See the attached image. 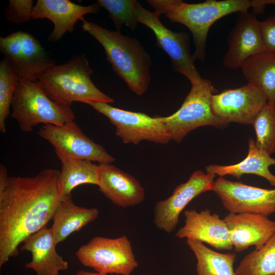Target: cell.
I'll return each instance as SVG.
<instances>
[{
  "mask_svg": "<svg viewBox=\"0 0 275 275\" xmlns=\"http://www.w3.org/2000/svg\"><path fill=\"white\" fill-rule=\"evenodd\" d=\"M59 175V170L46 168L33 177H9L0 193V267L52 219L62 197Z\"/></svg>",
  "mask_w": 275,
  "mask_h": 275,
  "instance_id": "obj_1",
  "label": "cell"
},
{
  "mask_svg": "<svg viewBox=\"0 0 275 275\" xmlns=\"http://www.w3.org/2000/svg\"><path fill=\"white\" fill-rule=\"evenodd\" d=\"M159 16L164 15L171 21L181 23L190 31L195 50L194 60L204 62L207 35L210 28L217 20L233 13L248 12L256 8V0H207L189 4L181 0H148Z\"/></svg>",
  "mask_w": 275,
  "mask_h": 275,
  "instance_id": "obj_2",
  "label": "cell"
},
{
  "mask_svg": "<svg viewBox=\"0 0 275 275\" xmlns=\"http://www.w3.org/2000/svg\"><path fill=\"white\" fill-rule=\"evenodd\" d=\"M82 31L103 47L113 70L136 95H143L151 80L149 54L135 38L108 30L94 22L81 20Z\"/></svg>",
  "mask_w": 275,
  "mask_h": 275,
  "instance_id": "obj_3",
  "label": "cell"
},
{
  "mask_svg": "<svg viewBox=\"0 0 275 275\" xmlns=\"http://www.w3.org/2000/svg\"><path fill=\"white\" fill-rule=\"evenodd\" d=\"M93 70L85 54L73 56L67 62L55 65L37 81L53 101L71 106L74 102L112 103L113 98L103 93L90 78Z\"/></svg>",
  "mask_w": 275,
  "mask_h": 275,
  "instance_id": "obj_4",
  "label": "cell"
},
{
  "mask_svg": "<svg viewBox=\"0 0 275 275\" xmlns=\"http://www.w3.org/2000/svg\"><path fill=\"white\" fill-rule=\"evenodd\" d=\"M11 107V117L24 132H32L39 124L61 126L75 120L71 106L56 103L45 93L37 81L23 78H20Z\"/></svg>",
  "mask_w": 275,
  "mask_h": 275,
  "instance_id": "obj_5",
  "label": "cell"
},
{
  "mask_svg": "<svg viewBox=\"0 0 275 275\" xmlns=\"http://www.w3.org/2000/svg\"><path fill=\"white\" fill-rule=\"evenodd\" d=\"M217 92L211 82L203 78L191 85V89L179 109L168 117H162L171 139L181 142L191 131L204 126L224 128L229 123L217 117L212 108V97Z\"/></svg>",
  "mask_w": 275,
  "mask_h": 275,
  "instance_id": "obj_6",
  "label": "cell"
},
{
  "mask_svg": "<svg viewBox=\"0 0 275 275\" xmlns=\"http://www.w3.org/2000/svg\"><path fill=\"white\" fill-rule=\"evenodd\" d=\"M84 266L104 274L130 275L138 266L131 242L126 235L116 238L95 236L75 252Z\"/></svg>",
  "mask_w": 275,
  "mask_h": 275,
  "instance_id": "obj_7",
  "label": "cell"
},
{
  "mask_svg": "<svg viewBox=\"0 0 275 275\" xmlns=\"http://www.w3.org/2000/svg\"><path fill=\"white\" fill-rule=\"evenodd\" d=\"M134 13L139 23L152 31L157 46L169 56L174 71L185 76L191 85L200 83L203 78L196 68L190 51L189 35L169 30L160 21V16L146 9L137 1Z\"/></svg>",
  "mask_w": 275,
  "mask_h": 275,
  "instance_id": "obj_8",
  "label": "cell"
},
{
  "mask_svg": "<svg viewBox=\"0 0 275 275\" xmlns=\"http://www.w3.org/2000/svg\"><path fill=\"white\" fill-rule=\"evenodd\" d=\"M88 104L109 119L116 127V134L124 143L137 145L147 141L165 144L172 140L162 117H152L145 113L122 109L102 102Z\"/></svg>",
  "mask_w": 275,
  "mask_h": 275,
  "instance_id": "obj_9",
  "label": "cell"
},
{
  "mask_svg": "<svg viewBox=\"0 0 275 275\" xmlns=\"http://www.w3.org/2000/svg\"><path fill=\"white\" fill-rule=\"evenodd\" d=\"M0 50L17 70L20 78L37 81L56 65L32 34L22 31L0 37Z\"/></svg>",
  "mask_w": 275,
  "mask_h": 275,
  "instance_id": "obj_10",
  "label": "cell"
},
{
  "mask_svg": "<svg viewBox=\"0 0 275 275\" xmlns=\"http://www.w3.org/2000/svg\"><path fill=\"white\" fill-rule=\"evenodd\" d=\"M37 133L49 142L54 151L70 157L99 163H111L115 160L102 146L87 136L75 120L61 126L42 125Z\"/></svg>",
  "mask_w": 275,
  "mask_h": 275,
  "instance_id": "obj_11",
  "label": "cell"
},
{
  "mask_svg": "<svg viewBox=\"0 0 275 275\" xmlns=\"http://www.w3.org/2000/svg\"><path fill=\"white\" fill-rule=\"evenodd\" d=\"M229 213H253L268 216L275 213V187L266 189L219 177L212 190Z\"/></svg>",
  "mask_w": 275,
  "mask_h": 275,
  "instance_id": "obj_12",
  "label": "cell"
},
{
  "mask_svg": "<svg viewBox=\"0 0 275 275\" xmlns=\"http://www.w3.org/2000/svg\"><path fill=\"white\" fill-rule=\"evenodd\" d=\"M215 177L197 170L186 182L177 186L170 197L157 202L154 208L155 227L166 233L172 232L179 223L180 213L188 204L201 194L212 190Z\"/></svg>",
  "mask_w": 275,
  "mask_h": 275,
  "instance_id": "obj_13",
  "label": "cell"
},
{
  "mask_svg": "<svg viewBox=\"0 0 275 275\" xmlns=\"http://www.w3.org/2000/svg\"><path fill=\"white\" fill-rule=\"evenodd\" d=\"M267 102L265 95L249 83L214 94L211 101L212 111L217 117L229 123L251 125Z\"/></svg>",
  "mask_w": 275,
  "mask_h": 275,
  "instance_id": "obj_14",
  "label": "cell"
},
{
  "mask_svg": "<svg viewBox=\"0 0 275 275\" xmlns=\"http://www.w3.org/2000/svg\"><path fill=\"white\" fill-rule=\"evenodd\" d=\"M228 42V49L223 61L228 69L240 68L249 57L266 51L260 21L249 12L239 13Z\"/></svg>",
  "mask_w": 275,
  "mask_h": 275,
  "instance_id": "obj_15",
  "label": "cell"
},
{
  "mask_svg": "<svg viewBox=\"0 0 275 275\" xmlns=\"http://www.w3.org/2000/svg\"><path fill=\"white\" fill-rule=\"evenodd\" d=\"M184 215L185 224L176 232L177 237L198 240L218 250L233 249L227 224L218 215L208 209H187Z\"/></svg>",
  "mask_w": 275,
  "mask_h": 275,
  "instance_id": "obj_16",
  "label": "cell"
},
{
  "mask_svg": "<svg viewBox=\"0 0 275 275\" xmlns=\"http://www.w3.org/2000/svg\"><path fill=\"white\" fill-rule=\"evenodd\" d=\"M100 6L97 2L81 6L68 0H38L32 12V19H48L53 29L48 37L52 42L59 41L65 34L73 31L78 20L88 14H96Z\"/></svg>",
  "mask_w": 275,
  "mask_h": 275,
  "instance_id": "obj_17",
  "label": "cell"
},
{
  "mask_svg": "<svg viewBox=\"0 0 275 275\" xmlns=\"http://www.w3.org/2000/svg\"><path fill=\"white\" fill-rule=\"evenodd\" d=\"M229 229L235 252L240 253L254 245L261 248L275 232V221L253 213H229L224 218Z\"/></svg>",
  "mask_w": 275,
  "mask_h": 275,
  "instance_id": "obj_18",
  "label": "cell"
},
{
  "mask_svg": "<svg viewBox=\"0 0 275 275\" xmlns=\"http://www.w3.org/2000/svg\"><path fill=\"white\" fill-rule=\"evenodd\" d=\"M99 191L113 204L122 207L142 203L145 190L132 176L111 163H99Z\"/></svg>",
  "mask_w": 275,
  "mask_h": 275,
  "instance_id": "obj_19",
  "label": "cell"
},
{
  "mask_svg": "<svg viewBox=\"0 0 275 275\" xmlns=\"http://www.w3.org/2000/svg\"><path fill=\"white\" fill-rule=\"evenodd\" d=\"M21 251L30 252V262L25 267L33 269L37 275H59L61 271L68 268V263L56 251L51 228L45 226L40 230L26 238L22 242Z\"/></svg>",
  "mask_w": 275,
  "mask_h": 275,
  "instance_id": "obj_20",
  "label": "cell"
},
{
  "mask_svg": "<svg viewBox=\"0 0 275 275\" xmlns=\"http://www.w3.org/2000/svg\"><path fill=\"white\" fill-rule=\"evenodd\" d=\"M272 165H275V158L260 149L252 138L249 141L248 154L244 159L231 165H208L205 170L207 174L221 177L230 175L237 179L244 174H253L265 179L275 187V175L269 171V167Z\"/></svg>",
  "mask_w": 275,
  "mask_h": 275,
  "instance_id": "obj_21",
  "label": "cell"
},
{
  "mask_svg": "<svg viewBox=\"0 0 275 275\" xmlns=\"http://www.w3.org/2000/svg\"><path fill=\"white\" fill-rule=\"evenodd\" d=\"M99 214L96 208H88L75 204L71 195L62 197L52 218L51 229L56 243L65 240L72 233L94 221Z\"/></svg>",
  "mask_w": 275,
  "mask_h": 275,
  "instance_id": "obj_22",
  "label": "cell"
},
{
  "mask_svg": "<svg viewBox=\"0 0 275 275\" xmlns=\"http://www.w3.org/2000/svg\"><path fill=\"white\" fill-rule=\"evenodd\" d=\"M54 152L61 163L58 184L62 197L71 195L72 190L81 184L98 185L99 165L91 161L73 158L57 151Z\"/></svg>",
  "mask_w": 275,
  "mask_h": 275,
  "instance_id": "obj_23",
  "label": "cell"
},
{
  "mask_svg": "<svg viewBox=\"0 0 275 275\" xmlns=\"http://www.w3.org/2000/svg\"><path fill=\"white\" fill-rule=\"evenodd\" d=\"M240 68L248 83L259 90L267 102H275V52L264 51L251 56Z\"/></svg>",
  "mask_w": 275,
  "mask_h": 275,
  "instance_id": "obj_24",
  "label": "cell"
},
{
  "mask_svg": "<svg viewBox=\"0 0 275 275\" xmlns=\"http://www.w3.org/2000/svg\"><path fill=\"white\" fill-rule=\"evenodd\" d=\"M186 243L197 259V275H236L235 253L217 252L194 239H186Z\"/></svg>",
  "mask_w": 275,
  "mask_h": 275,
  "instance_id": "obj_25",
  "label": "cell"
},
{
  "mask_svg": "<svg viewBox=\"0 0 275 275\" xmlns=\"http://www.w3.org/2000/svg\"><path fill=\"white\" fill-rule=\"evenodd\" d=\"M236 275H275V232L259 249L241 260Z\"/></svg>",
  "mask_w": 275,
  "mask_h": 275,
  "instance_id": "obj_26",
  "label": "cell"
},
{
  "mask_svg": "<svg viewBox=\"0 0 275 275\" xmlns=\"http://www.w3.org/2000/svg\"><path fill=\"white\" fill-rule=\"evenodd\" d=\"M20 76L13 66L6 58L0 62V132H6V121L10 113L14 94Z\"/></svg>",
  "mask_w": 275,
  "mask_h": 275,
  "instance_id": "obj_27",
  "label": "cell"
},
{
  "mask_svg": "<svg viewBox=\"0 0 275 275\" xmlns=\"http://www.w3.org/2000/svg\"><path fill=\"white\" fill-rule=\"evenodd\" d=\"M257 146L271 155L275 152V102H267L255 117Z\"/></svg>",
  "mask_w": 275,
  "mask_h": 275,
  "instance_id": "obj_28",
  "label": "cell"
},
{
  "mask_svg": "<svg viewBox=\"0 0 275 275\" xmlns=\"http://www.w3.org/2000/svg\"><path fill=\"white\" fill-rule=\"evenodd\" d=\"M135 0H98L100 7L104 8L109 14L117 31L120 32L123 24L132 31L138 25L134 13Z\"/></svg>",
  "mask_w": 275,
  "mask_h": 275,
  "instance_id": "obj_29",
  "label": "cell"
},
{
  "mask_svg": "<svg viewBox=\"0 0 275 275\" xmlns=\"http://www.w3.org/2000/svg\"><path fill=\"white\" fill-rule=\"evenodd\" d=\"M34 3L33 0H9L5 10L6 19L15 24L30 21L32 19Z\"/></svg>",
  "mask_w": 275,
  "mask_h": 275,
  "instance_id": "obj_30",
  "label": "cell"
},
{
  "mask_svg": "<svg viewBox=\"0 0 275 275\" xmlns=\"http://www.w3.org/2000/svg\"><path fill=\"white\" fill-rule=\"evenodd\" d=\"M260 26L266 51L275 52V16L260 21Z\"/></svg>",
  "mask_w": 275,
  "mask_h": 275,
  "instance_id": "obj_31",
  "label": "cell"
},
{
  "mask_svg": "<svg viewBox=\"0 0 275 275\" xmlns=\"http://www.w3.org/2000/svg\"><path fill=\"white\" fill-rule=\"evenodd\" d=\"M8 175L7 168L3 164L0 165V193L5 188L8 180Z\"/></svg>",
  "mask_w": 275,
  "mask_h": 275,
  "instance_id": "obj_32",
  "label": "cell"
},
{
  "mask_svg": "<svg viewBox=\"0 0 275 275\" xmlns=\"http://www.w3.org/2000/svg\"><path fill=\"white\" fill-rule=\"evenodd\" d=\"M76 275H108V274H101L97 272H90L87 271L85 270H79L78 271Z\"/></svg>",
  "mask_w": 275,
  "mask_h": 275,
  "instance_id": "obj_33",
  "label": "cell"
},
{
  "mask_svg": "<svg viewBox=\"0 0 275 275\" xmlns=\"http://www.w3.org/2000/svg\"><path fill=\"white\" fill-rule=\"evenodd\" d=\"M260 3L263 6L266 5L272 4L275 5V0H260Z\"/></svg>",
  "mask_w": 275,
  "mask_h": 275,
  "instance_id": "obj_34",
  "label": "cell"
}]
</instances>
